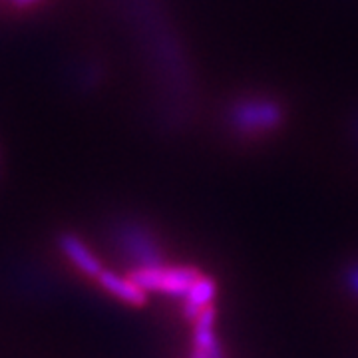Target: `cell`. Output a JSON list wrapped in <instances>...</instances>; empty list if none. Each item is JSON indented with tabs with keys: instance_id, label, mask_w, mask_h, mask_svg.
<instances>
[{
	"instance_id": "obj_1",
	"label": "cell",
	"mask_w": 358,
	"mask_h": 358,
	"mask_svg": "<svg viewBox=\"0 0 358 358\" xmlns=\"http://www.w3.org/2000/svg\"><path fill=\"white\" fill-rule=\"evenodd\" d=\"M129 277L140 285L145 293H164L169 296H185L192 285L201 275L193 267H162L143 265L134 268Z\"/></svg>"
},
{
	"instance_id": "obj_2",
	"label": "cell",
	"mask_w": 358,
	"mask_h": 358,
	"mask_svg": "<svg viewBox=\"0 0 358 358\" xmlns=\"http://www.w3.org/2000/svg\"><path fill=\"white\" fill-rule=\"evenodd\" d=\"M231 120L243 131H265L281 122V110L273 102H245L233 110Z\"/></svg>"
},
{
	"instance_id": "obj_3",
	"label": "cell",
	"mask_w": 358,
	"mask_h": 358,
	"mask_svg": "<svg viewBox=\"0 0 358 358\" xmlns=\"http://www.w3.org/2000/svg\"><path fill=\"white\" fill-rule=\"evenodd\" d=\"M96 281L100 282V287H102L103 291H108L112 296L120 299L126 305L143 307L148 303V293L129 275L128 277H122V275H117L114 271H106L103 268Z\"/></svg>"
},
{
	"instance_id": "obj_4",
	"label": "cell",
	"mask_w": 358,
	"mask_h": 358,
	"mask_svg": "<svg viewBox=\"0 0 358 358\" xmlns=\"http://www.w3.org/2000/svg\"><path fill=\"white\" fill-rule=\"evenodd\" d=\"M58 243H60L62 253L68 257V261L80 273H84L90 279H98V275L102 273L103 267L102 263H100V259L90 251L88 245L84 243L82 239H78L76 235H70V233L62 235Z\"/></svg>"
},
{
	"instance_id": "obj_5",
	"label": "cell",
	"mask_w": 358,
	"mask_h": 358,
	"mask_svg": "<svg viewBox=\"0 0 358 358\" xmlns=\"http://www.w3.org/2000/svg\"><path fill=\"white\" fill-rule=\"evenodd\" d=\"M195 329H193V343L195 348L203 350L207 358H223L221 346L217 343V336L213 333V324H215V308H203L197 317H195Z\"/></svg>"
},
{
	"instance_id": "obj_6",
	"label": "cell",
	"mask_w": 358,
	"mask_h": 358,
	"mask_svg": "<svg viewBox=\"0 0 358 358\" xmlns=\"http://www.w3.org/2000/svg\"><path fill=\"white\" fill-rule=\"evenodd\" d=\"M217 294V285L211 277H199L197 281L193 282L192 289L187 291V294L183 296L185 299V305H183V310H185V317L189 320H195V317L207 308L213 299Z\"/></svg>"
},
{
	"instance_id": "obj_7",
	"label": "cell",
	"mask_w": 358,
	"mask_h": 358,
	"mask_svg": "<svg viewBox=\"0 0 358 358\" xmlns=\"http://www.w3.org/2000/svg\"><path fill=\"white\" fill-rule=\"evenodd\" d=\"M34 2H38V0H13V4H16V6H30Z\"/></svg>"
},
{
	"instance_id": "obj_8",
	"label": "cell",
	"mask_w": 358,
	"mask_h": 358,
	"mask_svg": "<svg viewBox=\"0 0 358 358\" xmlns=\"http://www.w3.org/2000/svg\"><path fill=\"white\" fill-rule=\"evenodd\" d=\"M352 289L358 293V271L357 273H352Z\"/></svg>"
}]
</instances>
